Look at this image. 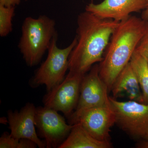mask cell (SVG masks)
Returning <instances> with one entry per match:
<instances>
[{
  "instance_id": "cell-1",
  "label": "cell",
  "mask_w": 148,
  "mask_h": 148,
  "mask_svg": "<svg viewBox=\"0 0 148 148\" xmlns=\"http://www.w3.org/2000/svg\"><path fill=\"white\" fill-rule=\"evenodd\" d=\"M120 21L102 18L85 10L77 18L76 45L69 58V73L84 75L100 63Z\"/></svg>"
},
{
  "instance_id": "cell-2",
  "label": "cell",
  "mask_w": 148,
  "mask_h": 148,
  "mask_svg": "<svg viewBox=\"0 0 148 148\" xmlns=\"http://www.w3.org/2000/svg\"><path fill=\"white\" fill-rule=\"evenodd\" d=\"M148 27V22L141 17L130 15L120 21L114 31L99 64L100 77L109 92L117 77L130 61Z\"/></svg>"
},
{
  "instance_id": "cell-3",
  "label": "cell",
  "mask_w": 148,
  "mask_h": 148,
  "mask_svg": "<svg viewBox=\"0 0 148 148\" xmlns=\"http://www.w3.org/2000/svg\"><path fill=\"white\" fill-rule=\"evenodd\" d=\"M56 34L55 21L46 15L25 18L18 48L28 66L33 67L39 63Z\"/></svg>"
},
{
  "instance_id": "cell-4",
  "label": "cell",
  "mask_w": 148,
  "mask_h": 148,
  "mask_svg": "<svg viewBox=\"0 0 148 148\" xmlns=\"http://www.w3.org/2000/svg\"><path fill=\"white\" fill-rule=\"evenodd\" d=\"M57 34L54 36L48 49L45 61L37 70L32 82V85L38 86L45 85L48 92L61 83L69 69V58L76 45V37L70 45L65 48L57 46Z\"/></svg>"
},
{
  "instance_id": "cell-5",
  "label": "cell",
  "mask_w": 148,
  "mask_h": 148,
  "mask_svg": "<svg viewBox=\"0 0 148 148\" xmlns=\"http://www.w3.org/2000/svg\"><path fill=\"white\" fill-rule=\"evenodd\" d=\"M116 124L130 136L143 139L148 132V104L137 101H120L110 97Z\"/></svg>"
},
{
  "instance_id": "cell-6",
  "label": "cell",
  "mask_w": 148,
  "mask_h": 148,
  "mask_svg": "<svg viewBox=\"0 0 148 148\" xmlns=\"http://www.w3.org/2000/svg\"><path fill=\"white\" fill-rule=\"evenodd\" d=\"M69 119V124L80 123L95 139L111 142V128L116 123L115 114L111 104L86 109Z\"/></svg>"
},
{
  "instance_id": "cell-7",
  "label": "cell",
  "mask_w": 148,
  "mask_h": 148,
  "mask_svg": "<svg viewBox=\"0 0 148 148\" xmlns=\"http://www.w3.org/2000/svg\"><path fill=\"white\" fill-rule=\"evenodd\" d=\"M84 75L69 73L61 83L45 96L44 106L61 112L69 118L76 108L80 95V88Z\"/></svg>"
},
{
  "instance_id": "cell-8",
  "label": "cell",
  "mask_w": 148,
  "mask_h": 148,
  "mask_svg": "<svg viewBox=\"0 0 148 148\" xmlns=\"http://www.w3.org/2000/svg\"><path fill=\"white\" fill-rule=\"evenodd\" d=\"M35 125L46 148H58L69 136L73 124H68L58 111L47 107L36 108Z\"/></svg>"
},
{
  "instance_id": "cell-9",
  "label": "cell",
  "mask_w": 148,
  "mask_h": 148,
  "mask_svg": "<svg viewBox=\"0 0 148 148\" xmlns=\"http://www.w3.org/2000/svg\"><path fill=\"white\" fill-rule=\"evenodd\" d=\"M109 92L107 85L100 77L99 64H95L83 77L78 103L71 116L75 115L86 109L110 105Z\"/></svg>"
},
{
  "instance_id": "cell-10",
  "label": "cell",
  "mask_w": 148,
  "mask_h": 148,
  "mask_svg": "<svg viewBox=\"0 0 148 148\" xmlns=\"http://www.w3.org/2000/svg\"><path fill=\"white\" fill-rule=\"evenodd\" d=\"M36 108L32 103H27L21 110L8 111V119L10 135L17 139L32 140L40 148L46 147L45 142L38 137L35 129Z\"/></svg>"
},
{
  "instance_id": "cell-11",
  "label": "cell",
  "mask_w": 148,
  "mask_h": 148,
  "mask_svg": "<svg viewBox=\"0 0 148 148\" xmlns=\"http://www.w3.org/2000/svg\"><path fill=\"white\" fill-rule=\"evenodd\" d=\"M147 0H104L100 3L92 2L86 7L85 10L102 18L121 21L133 12L144 10Z\"/></svg>"
},
{
  "instance_id": "cell-12",
  "label": "cell",
  "mask_w": 148,
  "mask_h": 148,
  "mask_svg": "<svg viewBox=\"0 0 148 148\" xmlns=\"http://www.w3.org/2000/svg\"><path fill=\"white\" fill-rule=\"evenodd\" d=\"M111 91L116 99L126 96L130 101L144 103L140 84L130 62L117 77Z\"/></svg>"
},
{
  "instance_id": "cell-13",
  "label": "cell",
  "mask_w": 148,
  "mask_h": 148,
  "mask_svg": "<svg viewBox=\"0 0 148 148\" xmlns=\"http://www.w3.org/2000/svg\"><path fill=\"white\" fill-rule=\"evenodd\" d=\"M111 142L95 139L79 123H75L65 141L58 148H110Z\"/></svg>"
},
{
  "instance_id": "cell-14",
  "label": "cell",
  "mask_w": 148,
  "mask_h": 148,
  "mask_svg": "<svg viewBox=\"0 0 148 148\" xmlns=\"http://www.w3.org/2000/svg\"><path fill=\"white\" fill-rule=\"evenodd\" d=\"M130 63L140 84L144 103L148 104V61L135 50Z\"/></svg>"
},
{
  "instance_id": "cell-15",
  "label": "cell",
  "mask_w": 148,
  "mask_h": 148,
  "mask_svg": "<svg viewBox=\"0 0 148 148\" xmlns=\"http://www.w3.org/2000/svg\"><path fill=\"white\" fill-rule=\"evenodd\" d=\"M15 7L5 6L0 5V36H6L12 31V18L14 15Z\"/></svg>"
},
{
  "instance_id": "cell-16",
  "label": "cell",
  "mask_w": 148,
  "mask_h": 148,
  "mask_svg": "<svg viewBox=\"0 0 148 148\" xmlns=\"http://www.w3.org/2000/svg\"><path fill=\"white\" fill-rule=\"evenodd\" d=\"M36 144L32 140L26 139H17L5 132L0 138L1 148H35Z\"/></svg>"
},
{
  "instance_id": "cell-17",
  "label": "cell",
  "mask_w": 148,
  "mask_h": 148,
  "mask_svg": "<svg viewBox=\"0 0 148 148\" xmlns=\"http://www.w3.org/2000/svg\"><path fill=\"white\" fill-rule=\"evenodd\" d=\"M136 51L148 61V27L145 34L137 46Z\"/></svg>"
},
{
  "instance_id": "cell-18",
  "label": "cell",
  "mask_w": 148,
  "mask_h": 148,
  "mask_svg": "<svg viewBox=\"0 0 148 148\" xmlns=\"http://www.w3.org/2000/svg\"><path fill=\"white\" fill-rule=\"evenodd\" d=\"M21 2V0H0V5L5 6L15 7Z\"/></svg>"
},
{
  "instance_id": "cell-19",
  "label": "cell",
  "mask_w": 148,
  "mask_h": 148,
  "mask_svg": "<svg viewBox=\"0 0 148 148\" xmlns=\"http://www.w3.org/2000/svg\"><path fill=\"white\" fill-rule=\"evenodd\" d=\"M138 143L137 147L141 148H148V132L145 137Z\"/></svg>"
},
{
  "instance_id": "cell-20",
  "label": "cell",
  "mask_w": 148,
  "mask_h": 148,
  "mask_svg": "<svg viewBox=\"0 0 148 148\" xmlns=\"http://www.w3.org/2000/svg\"><path fill=\"white\" fill-rule=\"evenodd\" d=\"M141 18L148 22V0H147V6L145 9L143 11Z\"/></svg>"
},
{
  "instance_id": "cell-21",
  "label": "cell",
  "mask_w": 148,
  "mask_h": 148,
  "mask_svg": "<svg viewBox=\"0 0 148 148\" xmlns=\"http://www.w3.org/2000/svg\"><path fill=\"white\" fill-rule=\"evenodd\" d=\"M1 123H3V124H6L7 123H8V118H6L5 117L1 118Z\"/></svg>"
},
{
  "instance_id": "cell-22",
  "label": "cell",
  "mask_w": 148,
  "mask_h": 148,
  "mask_svg": "<svg viewBox=\"0 0 148 148\" xmlns=\"http://www.w3.org/2000/svg\"><path fill=\"white\" fill-rule=\"evenodd\" d=\"M28 1V0H25V1Z\"/></svg>"
},
{
  "instance_id": "cell-23",
  "label": "cell",
  "mask_w": 148,
  "mask_h": 148,
  "mask_svg": "<svg viewBox=\"0 0 148 148\" xmlns=\"http://www.w3.org/2000/svg\"></svg>"
}]
</instances>
